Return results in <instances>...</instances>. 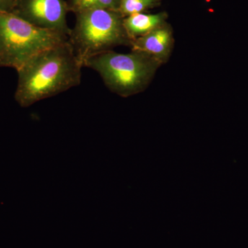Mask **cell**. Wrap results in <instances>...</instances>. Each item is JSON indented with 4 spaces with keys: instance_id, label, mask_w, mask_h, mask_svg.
<instances>
[{
    "instance_id": "obj_1",
    "label": "cell",
    "mask_w": 248,
    "mask_h": 248,
    "mask_svg": "<svg viewBox=\"0 0 248 248\" xmlns=\"http://www.w3.org/2000/svg\"><path fill=\"white\" fill-rule=\"evenodd\" d=\"M83 67L68 40L40 52L17 71L16 101L29 107L79 86Z\"/></svg>"
},
{
    "instance_id": "obj_2",
    "label": "cell",
    "mask_w": 248,
    "mask_h": 248,
    "mask_svg": "<svg viewBox=\"0 0 248 248\" xmlns=\"http://www.w3.org/2000/svg\"><path fill=\"white\" fill-rule=\"evenodd\" d=\"M161 65L143 52L131 50L130 53H119L112 50L89 59L84 67L99 73L112 92L128 97L143 92Z\"/></svg>"
},
{
    "instance_id": "obj_3",
    "label": "cell",
    "mask_w": 248,
    "mask_h": 248,
    "mask_svg": "<svg viewBox=\"0 0 248 248\" xmlns=\"http://www.w3.org/2000/svg\"><path fill=\"white\" fill-rule=\"evenodd\" d=\"M76 16V24L71 29L68 41L83 66L89 59L116 46H130L132 40L119 11L90 10L78 13Z\"/></svg>"
},
{
    "instance_id": "obj_4",
    "label": "cell",
    "mask_w": 248,
    "mask_h": 248,
    "mask_svg": "<svg viewBox=\"0 0 248 248\" xmlns=\"http://www.w3.org/2000/svg\"><path fill=\"white\" fill-rule=\"evenodd\" d=\"M68 40V35L35 27L14 13L0 11V66L18 71L37 54Z\"/></svg>"
},
{
    "instance_id": "obj_5",
    "label": "cell",
    "mask_w": 248,
    "mask_h": 248,
    "mask_svg": "<svg viewBox=\"0 0 248 248\" xmlns=\"http://www.w3.org/2000/svg\"><path fill=\"white\" fill-rule=\"evenodd\" d=\"M68 4L64 0H18L14 14L40 29L69 35Z\"/></svg>"
},
{
    "instance_id": "obj_6",
    "label": "cell",
    "mask_w": 248,
    "mask_h": 248,
    "mask_svg": "<svg viewBox=\"0 0 248 248\" xmlns=\"http://www.w3.org/2000/svg\"><path fill=\"white\" fill-rule=\"evenodd\" d=\"M174 43L172 28L166 23L147 35L132 40L130 48L151 55L164 64L170 57Z\"/></svg>"
},
{
    "instance_id": "obj_7",
    "label": "cell",
    "mask_w": 248,
    "mask_h": 248,
    "mask_svg": "<svg viewBox=\"0 0 248 248\" xmlns=\"http://www.w3.org/2000/svg\"><path fill=\"white\" fill-rule=\"evenodd\" d=\"M166 14H133L124 17V26L130 40H133L166 24Z\"/></svg>"
},
{
    "instance_id": "obj_8",
    "label": "cell",
    "mask_w": 248,
    "mask_h": 248,
    "mask_svg": "<svg viewBox=\"0 0 248 248\" xmlns=\"http://www.w3.org/2000/svg\"><path fill=\"white\" fill-rule=\"evenodd\" d=\"M68 11L82 12L94 9H108L119 11L120 0H68Z\"/></svg>"
},
{
    "instance_id": "obj_9",
    "label": "cell",
    "mask_w": 248,
    "mask_h": 248,
    "mask_svg": "<svg viewBox=\"0 0 248 248\" xmlns=\"http://www.w3.org/2000/svg\"><path fill=\"white\" fill-rule=\"evenodd\" d=\"M159 0H120L119 12L124 17L131 15L141 14L154 7Z\"/></svg>"
},
{
    "instance_id": "obj_10",
    "label": "cell",
    "mask_w": 248,
    "mask_h": 248,
    "mask_svg": "<svg viewBox=\"0 0 248 248\" xmlns=\"http://www.w3.org/2000/svg\"><path fill=\"white\" fill-rule=\"evenodd\" d=\"M17 3L18 0H0V11L13 13Z\"/></svg>"
}]
</instances>
